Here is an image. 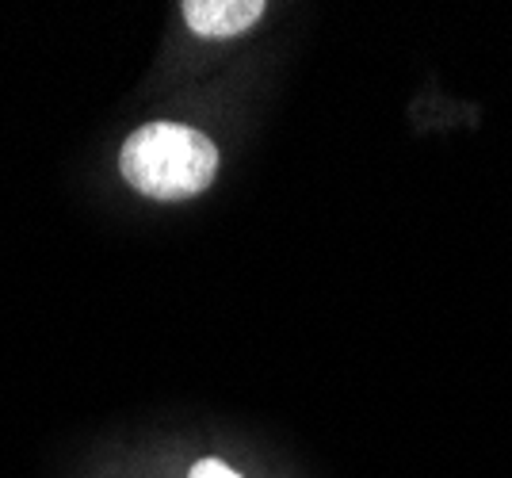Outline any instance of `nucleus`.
<instances>
[{
	"label": "nucleus",
	"instance_id": "1",
	"mask_svg": "<svg viewBox=\"0 0 512 478\" xmlns=\"http://www.w3.org/2000/svg\"><path fill=\"white\" fill-rule=\"evenodd\" d=\"M119 173L146 199H192L211 188L218 173V146L195 127L146 123L123 142Z\"/></svg>",
	"mask_w": 512,
	"mask_h": 478
},
{
	"label": "nucleus",
	"instance_id": "2",
	"mask_svg": "<svg viewBox=\"0 0 512 478\" xmlns=\"http://www.w3.org/2000/svg\"><path fill=\"white\" fill-rule=\"evenodd\" d=\"M184 23L203 39H234L241 31H249L260 23L264 4L260 0H188L184 8Z\"/></svg>",
	"mask_w": 512,
	"mask_h": 478
},
{
	"label": "nucleus",
	"instance_id": "3",
	"mask_svg": "<svg viewBox=\"0 0 512 478\" xmlns=\"http://www.w3.org/2000/svg\"><path fill=\"white\" fill-rule=\"evenodd\" d=\"M192 478H241L234 467H226L222 459H199L192 467Z\"/></svg>",
	"mask_w": 512,
	"mask_h": 478
}]
</instances>
